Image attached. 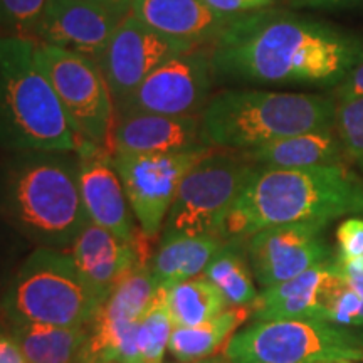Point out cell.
<instances>
[{
	"instance_id": "1",
	"label": "cell",
	"mask_w": 363,
	"mask_h": 363,
	"mask_svg": "<svg viewBox=\"0 0 363 363\" xmlns=\"http://www.w3.org/2000/svg\"><path fill=\"white\" fill-rule=\"evenodd\" d=\"M208 52L216 83L333 89L363 61V38L269 7L238 17Z\"/></svg>"
},
{
	"instance_id": "2",
	"label": "cell",
	"mask_w": 363,
	"mask_h": 363,
	"mask_svg": "<svg viewBox=\"0 0 363 363\" xmlns=\"http://www.w3.org/2000/svg\"><path fill=\"white\" fill-rule=\"evenodd\" d=\"M88 222L78 153L21 152L0 162V224L26 242L67 252Z\"/></svg>"
},
{
	"instance_id": "3",
	"label": "cell",
	"mask_w": 363,
	"mask_h": 363,
	"mask_svg": "<svg viewBox=\"0 0 363 363\" xmlns=\"http://www.w3.org/2000/svg\"><path fill=\"white\" fill-rule=\"evenodd\" d=\"M363 179L347 165L274 169L254 167L222 227L224 239H247L257 230L298 222H330L358 216Z\"/></svg>"
},
{
	"instance_id": "4",
	"label": "cell",
	"mask_w": 363,
	"mask_h": 363,
	"mask_svg": "<svg viewBox=\"0 0 363 363\" xmlns=\"http://www.w3.org/2000/svg\"><path fill=\"white\" fill-rule=\"evenodd\" d=\"M337 101L315 93L230 88L214 94L201 115L207 147L246 150L286 136L335 126Z\"/></svg>"
},
{
	"instance_id": "5",
	"label": "cell",
	"mask_w": 363,
	"mask_h": 363,
	"mask_svg": "<svg viewBox=\"0 0 363 363\" xmlns=\"http://www.w3.org/2000/svg\"><path fill=\"white\" fill-rule=\"evenodd\" d=\"M35 40L0 35V148L78 152L84 142L34 56Z\"/></svg>"
},
{
	"instance_id": "6",
	"label": "cell",
	"mask_w": 363,
	"mask_h": 363,
	"mask_svg": "<svg viewBox=\"0 0 363 363\" xmlns=\"http://www.w3.org/2000/svg\"><path fill=\"white\" fill-rule=\"evenodd\" d=\"M101 303L81 278L69 252L35 247L0 298L6 323L89 326Z\"/></svg>"
},
{
	"instance_id": "7",
	"label": "cell",
	"mask_w": 363,
	"mask_h": 363,
	"mask_svg": "<svg viewBox=\"0 0 363 363\" xmlns=\"http://www.w3.org/2000/svg\"><path fill=\"white\" fill-rule=\"evenodd\" d=\"M222 353L229 363L363 362L357 330L315 320L252 321Z\"/></svg>"
},
{
	"instance_id": "8",
	"label": "cell",
	"mask_w": 363,
	"mask_h": 363,
	"mask_svg": "<svg viewBox=\"0 0 363 363\" xmlns=\"http://www.w3.org/2000/svg\"><path fill=\"white\" fill-rule=\"evenodd\" d=\"M254 167L242 152L212 148L182 180L162 235H220Z\"/></svg>"
},
{
	"instance_id": "9",
	"label": "cell",
	"mask_w": 363,
	"mask_h": 363,
	"mask_svg": "<svg viewBox=\"0 0 363 363\" xmlns=\"http://www.w3.org/2000/svg\"><path fill=\"white\" fill-rule=\"evenodd\" d=\"M34 56L79 138L108 148L115 103L98 62L84 54L38 40Z\"/></svg>"
},
{
	"instance_id": "10",
	"label": "cell",
	"mask_w": 363,
	"mask_h": 363,
	"mask_svg": "<svg viewBox=\"0 0 363 363\" xmlns=\"http://www.w3.org/2000/svg\"><path fill=\"white\" fill-rule=\"evenodd\" d=\"M211 150L212 147L179 153H111L145 239L162 234L182 180Z\"/></svg>"
},
{
	"instance_id": "11",
	"label": "cell",
	"mask_w": 363,
	"mask_h": 363,
	"mask_svg": "<svg viewBox=\"0 0 363 363\" xmlns=\"http://www.w3.org/2000/svg\"><path fill=\"white\" fill-rule=\"evenodd\" d=\"M216 78L208 48H195L167 59L115 111V116L150 113L201 116L212 98Z\"/></svg>"
},
{
	"instance_id": "12",
	"label": "cell",
	"mask_w": 363,
	"mask_h": 363,
	"mask_svg": "<svg viewBox=\"0 0 363 363\" xmlns=\"http://www.w3.org/2000/svg\"><path fill=\"white\" fill-rule=\"evenodd\" d=\"M192 49L195 45L167 38L128 13L94 57L110 88L115 111L167 59Z\"/></svg>"
},
{
	"instance_id": "13",
	"label": "cell",
	"mask_w": 363,
	"mask_h": 363,
	"mask_svg": "<svg viewBox=\"0 0 363 363\" xmlns=\"http://www.w3.org/2000/svg\"><path fill=\"white\" fill-rule=\"evenodd\" d=\"M328 222L272 225L246 239L247 257L261 289L289 281L337 254L326 239Z\"/></svg>"
},
{
	"instance_id": "14",
	"label": "cell",
	"mask_w": 363,
	"mask_h": 363,
	"mask_svg": "<svg viewBox=\"0 0 363 363\" xmlns=\"http://www.w3.org/2000/svg\"><path fill=\"white\" fill-rule=\"evenodd\" d=\"M131 6L99 0H48L34 40L96 57Z\"/></svg>"
},
{
	"instance_id": "15",
	"label": "cell",
	"mask_w": 363,
	"mask_h": 363,
	"mask_svg": "<svg viewBox=\"0 0 363 363\" xmlns=\"http://www.w3.org/2000/svg\"><path fill=\"white\" fill-rule=\"evenodd\" d=\"M76 153L79 160L81 199L89 222L110 230L126 242L140 244L142 230L136 227L110 150L84 142Z\"/></svg>"
},
{
	"instance_id": "16",
	"label": "cell",
	"mask_w": 363,
	"mask_h": 363,
	"mask_svg": "<svg viewBox=\"0 0 363 363\" xmlns=\"http://www.w3.org/2000/svg\"><path fill=\"white\" fill-rule=\"evenodd\" d=\"M69 254L81 278L101 305L115 286L143 261L140 244L126 242L93 222L81 230Z\"/></svg>"
},
{
	"instance_id": "17",
	"label": "cell",
	"mask_w": 363,
	"mask_h": 363,
	"mask_svg": "<svg viewBox=\"0 0 363 363\" xmlns=\"http://www.w3.org/2000/svg\"><path fill=\"white\" fill-rule=\"evenodd\" d=\"M201 116L136 113L115 116L108 142L111 153H179L206 148Z\"/></svg>"
},
{
	"instance_id": "18",
	"label": "cell",
	"mask_w": 363,
	"mask_h": 363,
	"mask_svg": "<svg viewBox=\"0 0 363 363\" xmlns=\"http://www.w3.org/2000/svg\"><path fill=\"white\" fill-rule=\"evenodd\" d=\"M131 16L167 38L211 48L240 16H224L202 0H133Z\"/></svg>"
},
{
	"instance_id": "19",
	"label": "cell",
	"mask_w": 363,
	"mask_h": 363,
	"mask_svg": "<svg viewBox=\"0 0 363 363\" xmlns=\"http://www.w3.org/2000/svg\"><path fill=\"white\" fill-rule=\"evenodd\" d=\"M335 257V256H333ZM272 288L261 289L251 305V321L266 320H315L325 321L320 306V289L330 272L331 261Z\"/></svg>"
},
{
	"instance_id": "20",
	"label": "cell",
	"mask_w": 363,
	"mask_h": 363,
	"mask_svg": "<svg viewBox=\"0 0 363 363\" xmlns=\"http://www.w3.org/2000/svg\"><path fill=\"white\" fill-rule=\"evenodd\" d=\"M254 165L274 169H308V167L347 165L343 145L337 130L326 128L286 136L276 142L242 152Z\"/></svg>"
},
{
	"instance_id": "21",
	"label": "cell",
	"mask_w": 363,
	"mask_h": 363,
	"mask_svg": "<svg viewBox=\"0 0 363 363\" xmlns=\"http://www.w3.org/2000/svg\"><path fill=\"white\" fill-rule=\"evenodd\" d=\"M225 240L216 234L162 235L157 251L148 261L158 289L167 291L203 274L208 262L214 259Z\"/></svg>"
},
{
	"instance_id": "22",
	"label": "cell",
	"mask_w": 363,
	"mask_h": 363,
	"mask_svg": "<svg viewBox=\"0 0 363 363\" xmlns=\"http://www.w3.org/2000/svg\"><path fill=\"white\" fill-rule=\"evenodd\" d=\"M89 326H56L9 323L7 333L16 340L29 363H78Z\"/></svg>"
},
{
	"instance_id": "23",
	"label": "cell",
	"mask_w": 363,
	"mask_h": 363,
	"mask_svg": "<svg viewBox=\"0 0 363 363\" xmlns=\"http://www.w3.org/2000/svg\"><path fill=\"white\" fill-rule=\"evenodd\" d=\"M251 306L227 308L219 316L189 328H174L169 352L177 362L195 363L217 355L246 321L251 320Z\"/></svg>"
},
{
	"instance_id": "24",
	"label": "cell",
	"mask_w": 363,
	"mask_h": 363,
	"mask_svg": "<svg viewBox=\"0 0 363 363\" xmlns=\"http://www.w3.org/2000/svg\"><path fill=\"white\" fill-rule=\"evenodd\" d=\"M203 276L219 289L229 308L251 306L259 294L247 257L246 239H227L208 262Z\"/></svg>"
},
{
	"instance_id": "25",
	"label": "cell",
	"mask_w": 363,
	"mask_h": 363,
	"mask_svg": "<svg viewBox=\"0 0 363 363\" xmlns=\"http://www.w3.org/2000/svg\"><path fill=\"white\" fill-rule=\"evenodd\" d=\"M138 323L96 316L78 363H138Z\"/></svg>"
},
{
	"instance_id": "26",
	"label": "cell",
	"mask_w": 363,
	"mask_h": 363,
	"mask_svg": "<svg viewBox=\"0 0 363 363\" xmlns=\"http://www.w3.org/2000/svg\"><path fill=\"white\" fill-rule=\"evenodd\" d=\"M165 301L175 328L202 325L229 308L219 289L203 274L167 289Z\"/></svg>"
},
{
	"instance_id": "27",
	"label": "cell",
	"mask_w": 363,
	"mask_h": 363,
	"mask_svg": "<svg viewBox=\"0 0 363 363\" xmlns=\"http://www.w3.org/2000/svg\"><path fill=\"white\" fill-rule=\"evenodd\" d=\"M160 291L150 271L148 261H142L115 286L96 316L138 323L160 296Z\"/></svg>"
},
{
	"instance_id": "28",
	"label": "cell",
	"mask_w": 363,
	"mask_h": 363,
	"mask_svg": "<svg viewBox=\"0 0 363 363\" xmlns=\"http://www.w3.org/2000/svg\"><path fill=\"white\" fill-rule=\"evenodd\" d=\"M174 328L162 289L160 296L138 323V363H163Z\"/></svg>"
},
{
	"instance_id": "29",
	"label": "cell",
	"mask_w": 363,
	"mask_h": 363,
	"mask_svg": "<svg viewBox=\"0 0 363 363\" xmlns=\"http://www.w3.org/2000/svg\"><path fill=\"white\" fill-rule=\"evenodd\" d=\"M335 130L343 145L347 160L363 172V98L337 103Z\"/></svg>"
},
{
	"instance_id": "30",
	"label": "cell",
	"mask_w": 363,
	"mask_h": 363,
	"mask_svg": "<svg viewBox=\"0 0 363 363\" xmlns=\"http://www.w3.org/2000/svg\"><path fill=\"white\" fill-rule=\"evenodd\" d=\"M48 0H0V29L6 35L34 39Z\"/></svg>"
},
{
	"instance_id": "31",
	"label": "cell",
	"mask_w": 363,
	"mask_h": 363,
	"mask_svg": "<svg viewBox=\"0 0 363 363\" xmlns=\"http://www.w3.org/2000/svg\"><path fill=\"white\" fill-rule=\"evenodd\" d=\"M337 256L343 264L363 271V219L350 217L337 229Z\"/></svg>"
},
{
	"instance_id": "32",
	"label": "cell",
	"mask_w": 363,
	"mask_h": 363,
	"mask_svg": "<svg viewBox=\"0 0 363 363\" xmlns=\"http://www.w3.org/2000/svg\"><path fill=\"white\" fill-rule=\"evenodd\" d=\"M26 242L19 234L0 224V298L26 259Z\"/></svg>"
},
{
	"instance_id": "33",
	"label": "cell",
	"mask_w": 363,
	"mask_h": 363,
	"mask_svg": "<svg viewBox=\"0 0 363 363\" xmlns=\"http://www.w3.org/2000/svg\"><path fill=\"white\" fill-rule=\"evenodd\" d=\"M202 2L224 16H246L269 9L279 0H202Z\"/></svg>"
},
{
	"instance_id": "34",
	"label": "cell",
	"mask_w": 363,
	"mask_h": 363,
	"mask_svg": "<svg viewBox=\"0 0 363 363\" xmlns=\"http://www.w3.org/2000/svg\"><path fill=\"white\" fill-rule=\"evenodd\" d=\"M333 98L337 103L363 98V61L358 62V65L345 76V79L337 86V88H333Z\"/></svg>"
},
{
	"instance_id": "35",
	"label": "cell",
	"mask_w": 363,
	"mask_h": 363,
	"mask_svg": "<svg viewBox=\"0 0 363 363\" xmlns=\"http://www.w3.org/2000/svg\"><path fill=\"white\" fill-rule=\"evenodd\" d=\"M0 363H29L16 340L2 331H0Z\"/></svg>"
},
{
	"instance_id": "36",
	"label": "cell",
	"mask_w": 363,
	"mask_h": 363,
	"mask_svg": "<svg viewBox=\"0 0 363 363\" xmlns=\"http://www.w3.org/2000/svg\"><path fill=\"white\" fill-rule=\"evenodd\" d=\"M298 7H313V9H333V7H348V6H363V0H293Z\"/></svg>"
},
{
	"instance_id": "37",
	"label": "cell",
	"mask_w": 363,
	"mask_h": 363,
	"mask_svg": "<svg viewBox=\"0 0 363 363\" xmlns=\"http://www.w3.org/2000/svg\"><path fill=\"white\" fill-rule=\"evenodd\" d=\"M197 363H229L227 362V358L224 357V353H220V355H214L211 358H206V360H201Z\"/></svg>"
},
{
	"instance_id": "38",
	"label": "cell",
	"mask_w": 363,
	"mask_h": 363,
	"mask_svg": "<svg viewBox=\"0 0 363 363\" xmlns=\"http://www.w3.org/2000/svg\"><path fill=\"white\" fill-rule=\"evenodd\" d=\"M99 2L115 4V6H131V2H133V0H99Z\"/></svg>"
},
{
	"instance_id": "39",
	"label": "cell",
	"mask_w": 363,
	"mask_h": 363,
	"mask_svg": "<svg viewBox=\"0 0 363 363\" xmlns=\"http://www.w3.org/2000/svg\"><path fill=\"white\" fill-rule=\"evenodd\" d=\"M357 335H358V338H360V343L363 345V326L362 328H357Z\"/></svg>"
},
{
	"instance_id": "40",
	"label": "cell",
	"mask_w": 363,
	"mask_h": 363,
	"mask_svg": "<svg viewBox=\"0 0 363 363\" xmlns=\"http://www.w3.org/2000/svg\"><path fill=\"white\" fill-rule=\"evenodd\" d=\"M363 219V201H362V207H360V214H358Z\"/></svg>"
},
{
	"instance_id": "41",
	"label": "cell",
	"mask_w": 363,
	"mask_h": 363,
	"mask_svg": "<svg viewBox=\"0 0 363 363\" xmlns=\"http://www.w3.org/2000/svg\"><path fill=\"white\" fill-rule=\"evenodd\" d=\"M330 363H357V362H330Z\"/></svg>"
},
{
	"instance_id": "42",
	"label": "cell",
	"mask_w": 363,
	"mask_h": 363,
	"mask_svg": "<svg viewBox=\"0 0 363 363\" xmlns=\"http://www.w3.org/2000/svg\"><path fill=\"white\" fill-rule=\"evenodd\" d=\"M348 267H350V266H348ZM352 269H353V267H352ZM357 271V269H355ZM360 272H363V271H360Z\"/></svg>"
},
{
	"instance_id": "43",
	"label": "cell",
	"mask_w": 363,
	"mask_h": 363,
	"mask_svg": "<svg viewBox=\"0 0 363 363\" xmlns=\"http://www.w3.org/2000/svg\"><path fill=\"white\" fill-rule=\"evenodd\" d=\"M179 363H182V362H179ZM195 363H197V362H195Z\"/></svg>"
}]
</instances>
